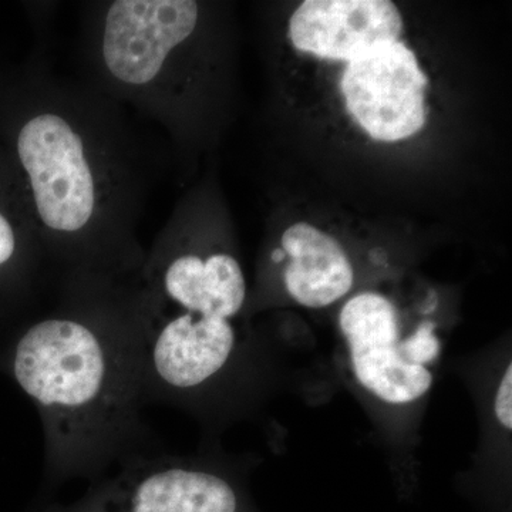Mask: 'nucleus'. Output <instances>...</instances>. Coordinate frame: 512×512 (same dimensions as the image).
<instances>
[{"label":"nucleus","mask_w":512,"mask_h":512,"mask_svg":"<svg viewBox=\"0 0 512 512\" xmlns=\"http://www.w3.org/2000/svg\"><path fill=\"white\" fill-rule=\"evenodd\" d=\"M121 109L89 84L46 74L16 134L39 247L64 289L123 288L146 258L137 224L154 161Z\"/></svg>","instance_id":"nucleus-1"},{"label":"nucleus","mask_w":512,"mask_h":512,"mask_svg":"<svg viewBox=\"0 0 512 512\" xmlns=\"http://www.w3.org/2000/svg\"><path fill=\"white\" fill-rule=\"evenodd\" d=\"M12 373L42 417L50 480L153 453L120 289H64L60 308L20 336Z\"/></svg>","instance_id":"nucleus-2"},{"label":"nucleus","mask_w":512,"mask_h":512,"mask_svg":"<svg viewBox=\"0 0 512 512\" xmlns=\"http://www.w3.org/2000/svg\"><path fill=\"white\" fill-rule=\"evenodd\" d=\"M47 512H239V497L224 474L153 451L128 457L73 507Z\"/></svg>","instance_id":"nucleus-3"},{"label":"nucleus","mask_w":512,"mask_h":512,"mask_svg":"<svg viewBox=\"0 0 512 512\" xmlns=\"http://www.w3.org/2000/svg\"><path fill=\"white\" fill-rule=\"evenodd\" d=\"M426 74L403 42H382L346 63L340 90L346 109L373 140L394 143L426 124Z\"/></svg>","instance_id":"nucleus-4"},{"label":"nucleus","mask_w":512,"mask_h":512,"mask_svg":"<svg viewBox=\"0 0 512 512\" xmlns=\"http://www.w3.org/2000/svg\"><path fill=\"white\" fill-rule=\"evenodd\" d=\"M339 326L348 342L353 373L367 392L389 404L413 403L429 392L433 375L404 355L397 311L386 296H353L340 311Z\"/></svg>","instance_id":"nucleus-5"},{"label":"nucleus","mask_w":512,"mask_h":512,"mask_svg":"<svg viewBox=\"0 0 512 512\" xmlns=\"http://www.w3.org/2000/svg\"><path fill=\"white\" fill-rule=\"evenodd\" d=\"M402 30V15L389 0H306L289 22L299 52L346 63L377 43L396 42Z\"/></svg>","instance_id":"nucleus-6"},{"label":"nucleus","mask_w":512,"mask_h":512,"mask_svg":"<svg viewBox=\"0 0 512 512\" xmlns=\"http://www.w3.org/2000/svg\"><path fill=\"white\" fill-rule=\"evenodd\" d=\"M282 252L289 258L286 291L305 308L320 309L345 298L355 284L352 262L335 238L306 222L284 232Z\"/></svg>","instance_id":"nucleus-7"},{"label":"nucleus","mask_w":512,"mask_h":512,"mask_svg":"<svg viewBox=\"0 0 512 512\" xmlns=\"http://www.w3.org/2000/svg\"><path fill=\"white\" fill-rule=\"evenodd\" d=\"M404 355L414 365L426 366V363L439 355L440 343L433 333L431 323H423L417 332L403 342Z\"/></svg>","instance_id":"nucleus-8"},{"label":"nucleus","mask_w":512,"mask_h":512,"mask_svg":"<svg viewBox=\"0 0 512 512\" xmlns=\"http://www.w3.org/2000/svg\"><path fill=\"white\" fill-rule=\"evenodd\" d=\"M494 412L504 429H512V365L505 369L503 379L495 394Z\"/></svg>","instance_id":"nucleus-9"},{"label":"nucleus","mask_w":512,"mask_h":512,"mask_svg":"<svg viewBox=\"0 0 512 512\" xmlns=\"http://www.w3.org/2000/svg\"><path fill=\"white\" fill-rule=\"evenodd\" d=\"M18 247L15 225L0 211V268L10 264L16 258Z\"/></svg>","instance_id":"nucleus-10"}]
</instances>
